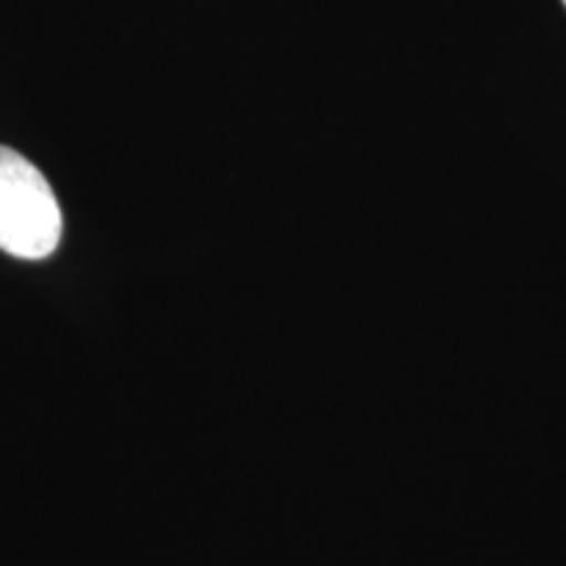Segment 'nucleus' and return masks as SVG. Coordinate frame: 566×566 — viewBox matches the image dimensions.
<instances>
[{
	"label": "nucleus",
	"instance_id": "nucleus-1",
	"mask_svg": "<svg viewBox=\"0 0 566 566\" xmlns=\"http://www.w3.org/2000/svg\"><path fill=\"white\" fill-rule=\"evenodd\" d=\"M61 205L24 155L0 145V250L19 260H45L59 250Z\"/></svg>",
	"mask_w": 566,
	"mask_h": 566
},
{
	"label": "nucleus",
	"instance_id": "nucleus-2",
	"mask_svg": "<svg viewBox=\"0 0 566 566\" xmlns=\"http://www.w3.org/2000/svg\"><path fill=\"white\" fill-rule=\"evenodd\" d=\"M564 6H566V0H564Z\"/></svg>",
	"mask_w": 566,
	"mask_h": 566
}]
</instances>
